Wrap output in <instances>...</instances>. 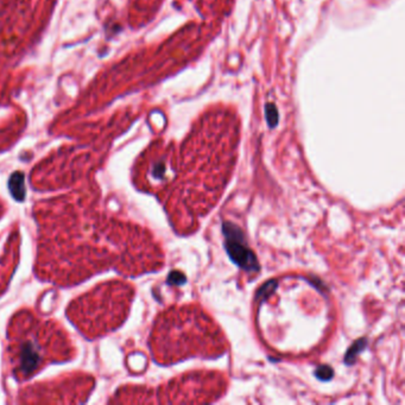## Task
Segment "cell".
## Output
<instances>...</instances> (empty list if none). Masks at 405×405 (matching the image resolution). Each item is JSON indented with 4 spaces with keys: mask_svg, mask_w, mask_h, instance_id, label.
<instances>
[{
    "mask_svg": "<svg viewBox=\"0 0 405 405\" xmlns=\"http://www.w3.org/2000/svg\"><path fill=\"white\" fill-rule=\"evenodd\" d=\"M156 359L172 364L190 357L223 354L227 341L218 324L198 305L175 306L157 319L152 333Z\"/></svg>",
    "mask_w": 405,
    "mask_h": 405,
    "instance_id": "obj_1",
    "label": "cell"
},
{
    "mask_svg": "<svg viewBox=\"0 0 405 405\" xmlns=\"http://www.w3.org/2000/svg\"><path fill=\"white\" fill-rule=\"evenodd\" d=\"M225 378L216 372H194L170 384L169 403H208L225 391Z\"/></svg>",
    "mask_w": 405,
    "mask_h": 405,
    "instance_id": "obj_2",
    "label": "cell"
},
{
    "mask_svg": "<svg viewBox=\"0 0 405 405\" xmlns=\"http://www.w3.org/2000/svg\"><path fill=\"white\" fill-rule=\"evenodd\" d=\"M266 114H267V119H269L271 126H275V125L277 124V120H278V113H277V109H276L275 107V105H267Z\"/></svg>",
    "mask_w": 405,
    "mask_h": 405,
    "instance_id": "obj_3",
    "label": "cell"
}]
</instances>
